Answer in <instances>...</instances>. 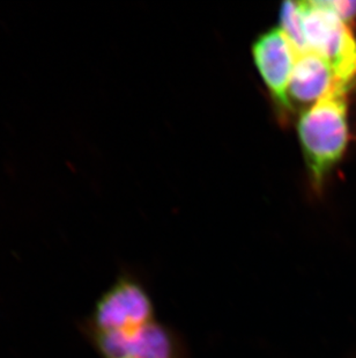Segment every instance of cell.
<instances>
[{
	"mask_svg": "<svg viewBox=\"0 0 356 358\" xmlns=\"http://www.w3.org/2000/svg\"><path fill=\"white\" fill-rule=\"evenodd\" d=\"M350 86L336 84L299 117V141L310 176L317 187L322 186L346 151L350 132L346 98Z\"/></svg>",
	"mask_w": 356,
	"mask_h": 358,
	"instance_id": "cell-1",
	"label": "cell"
},
{
	"mask_svg": "<svg viewBox=\"0 0 356 358\" xmlns=\"http://www.w3.org/2000/svg\"><path fill=\"white\" fill-rule=\"evenodd\" d=\"M303 28L310 51L329 62L341 84L353 85L356 78V40L324 0L302 1Z\"/></svg>",
	"mask_w": 356,
	"mask_h": 358,
	"instance_id": "cell-2",
	"label": "cell"
},
{
	"mask_svg": "<svg viewBox=\"0 0 356 358\" xmlns=\"http://www.w3.org/2000/svg\"><path fill=\"white\" fill-rule=\"evenodd\" d=\"M153 304L144 287L132 278H119L98 301L91 331H130L154 320Z\"/></svg>",
	"mask_w": 356,
	"mask_h": 358,
	"instance_id": "cell-4",
	"label": "cell"
},
{
	"mask_svg": "<svg viewBox=\"0 0 356 358\" xmlns=\"http://www.w3.org/2000/svg\"><path fill=\"white\" fill-rule=\"evenodd\" d=\"M341 84L329 62L313 51L296 52L292 78L289 81V101L304 105L316 103Z\"/></svg>",
	"mask_w": 356,
	"mask_h": 358,
	"instance_id": "cell-6",
	"label": "cell"
},
{
	"mask_svg": "<svg viewBox=\"0 0 356 358\" xmlns=\"http://www.w3.org/2000/svg\"><path fill=\"white\" fill-rule=\"evenodd\" d=\"M324 3L346 24L356 17L355 0H324Z\"/></svg>",
	"mask_w": 356,
	"mask_h": 358,
	"instance_id": "cell-8",
	"label": "cell"
},
{
	"mask_svg": "<svg viewBox=\"0 0 356 358\" xmlns=\"http://www.w3.org/2000/svg\"><path fill=\"white\" fill-rule=\"evenodd\" d=\"M281 31L290 41L296 52L308 51L304 28H303L302 8L301 3L287 1L283 3L281 10Z\"/></svg>",
	"mask_w": 356,
	"mask_h": 358,
	"instance_id": "cell-7",
	"label": "cell"
},
{
	"mask_svg": "<svg viewBox=\"0 0 356 358\" xmlns=\"http://www.w3.org/2000/svg\"><path fill=\"white\" fill-rule=\"evenodd\" d=\"M91 334L102 358H186L177 335L154 320L130 331Z\"/></svg>",
	"mask_w": 356,
	"mask_h": 358,
	"instance_id": "cell-3",
	"label": "cell"
},
{
	"mask_svg": "<svg viewBox=\"0 0 356 358\" xmlns=\"http://www.w3.org/2000/svg\"><path fill=\"white\" fill-rule=\"evenodd\" d=\"M259 73L281 109H290L289 81L295 63L296 50L281 28L269 29L252 45Z\"/></svg>",
	"mask_w": 356,
	"mask_h": 358,
	"instance_id": "cell-5",
	"label": "cell"
}]
</instances>
